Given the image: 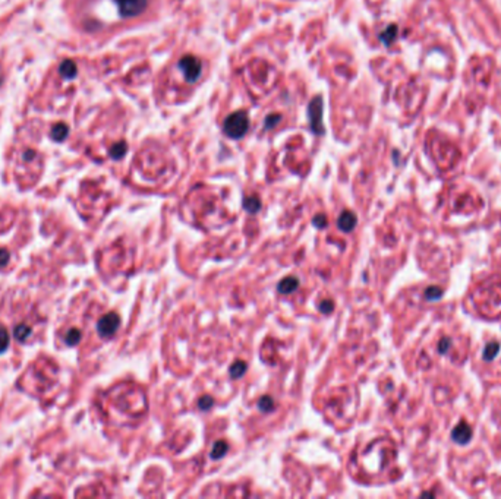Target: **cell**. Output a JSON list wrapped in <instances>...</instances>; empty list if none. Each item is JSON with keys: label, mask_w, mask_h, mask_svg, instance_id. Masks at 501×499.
<instances>
[{"label": "cell", "mask_w": 501, "mask_h": 499, "mask_svg": "<svg viewBox=\"0 0 501 499\" xmlns=\"http://www.w3.org/2000/svg\"><path fill=\"white\" fill-rule=\"evenodd\" d=\"M249 129V119L245 111H235L227 116L223 125V130L229 138L239 139Z\"/></svg>", "instance_id": "6da1fadb"}, {"label": "cell", "mask_w": 501, "mask_h": 499, "mask_svg": "<svg viewBox=\"0 0 501 499\" xmlns=\"http://www.w3.org/2000/svg\"><path fill=\"white\" fill-rule=\"evenodd\" d=\"M148 1L150 0H114L117 10L123 18H133L144 13Z\"/></svg>", "instance_id": "7a4b0ae2"}, {"label": "cell", "mask_w": 501, "mask_h": 499, "mask_svg": "<svg viewBox=\"0 0 501 499\" xmlns=\"http://www.w3.org/2000/svg\"><path fill=\"white\" fill-rule=\"evenodd\" d=\"M119 326H120V316L114 312H110L101 316L97 324V331L103 338H110L116 334Z\"/></svg>", "instance_id": "3957f363"}, {"label": "cell", "mask_w": 501, "mask_h": 499, "mask_svg": "<svg viewBox=\"0 0 501 499\" xmlns=\"http://www.w3.org/2000/svg\"><path fill=\"white\" fill-rule=\"evenodd\" d=\"M179 68L182 69L186 81L195 82L200 78L202 65H201L200 60L197 57H194V56H184L179 60Z\"/></svg>", "instance_id": "277c9868"}, {"label": "cell", "mask_w": 501, "mask_h": 499, "mask_svg": "<svg viewBox=\"0 0 501 499\" xmlns=\"http://www.w3.org/2000/svg\"><path fill=\"white\" fill-rule=\"evenodd\" d=\"M322 101L321 99H314L311 105H309V117H311V126L312 130L315 133H321L322 132V126H321V113H322Z\"/></svg>", "instance_id": "5b68a950"}, {"label": "cell", "mask_w": 501, "mask_h": 499, "mask_svg": "<svg viewBox=\"0 0 501 499\" xmlns=\"http://www.w3.org/2000/svg\"><path fill=\"white\" fill-rule=\"evenodd\" d=\"M472 438V429L468 423L465 422H460L451 432V439L459 444V445H465L471 441Z\"/></svg>", "instance_id": "8992f818"}, {"label": "cell", "mask_w": 501, "mask_h": 499, "mask_svg": "<svg viewBox=\"0 0 501 499\" xmlns=\"http://www.w3.org/2000/svg\"><path fill=\"white\" fill-rule=\"evenodd\" d=\"M337 225L342 231H352L356 225V217L352 211H343L337 220Z\"/></svg>", "instance_id": "52a82bcc"}, {"label": "cell", "mask_w": 501, "mask_h": 499, "mask_svg": "<svg viewBox=\"0 0 501 499\" xmlns=\"http://www.w3.org/2000/svg\"><path fill=\"white\" fill-rule=\"evenodd\" d=\"M299 287V280L298 278H295V277H286L285 280H282L280 283H279V292L282 293V295H290V293H293L296 289Z\"/></svg>", "instance_id": "ba28073f"}, {"label": "cell", "mask_w": 501, "mask_h": 499, "mask_svg": "<svg viewBox=\"0 0 501 499\" xmlns=\"http://www.w3.org/2000/svg\"><path fill=\"white\" fill-rule=\"evenodd\" d=\"M31 332H32L31 326H28L26 324H19L13 329V337L18 343H25L31 337Z\"/></svg>", "instance_id": "9c48e42d"}, {"label": "cell", "mask_w": 501, "mask_h": 499, "mask_svg": "<svg viewBox=\"0 0 501 499\" xmlns=\"http://www.w3.org/2000/svg\"><path fill=\"white\" fill-rule=\"evenodd\" d=\"M63 341H65V344L66 346H69V347H74V346H77L79 341H81V331L79 329H77V328H71L66 334H65V337H63Z\"/></svg>", "instance_id": "30bf717a"}, {"label": "cell", "mask_w": 501, "mask_h": 499, "mask_svg": "<svg viewBox=\"0 0 501 499\" xmlns=\"http://www.w3.org/2000/svg\"><path fill=\"white\" fill-rule=\"evenodd\" d=\"M227 449H229V445H227L224 441H218V442L214 444V447H212V449H211V457L215 458V460H218V458H221V457L226 455Z\"/></svg>", "instance_id": "8fae6325"}, {"label": "cell", "mask_w": 501, "mask_h": 499, "mask_svg": "<svg viewBox=\"0 0 501 499\" xmlns=\"http://www.w3.org/2000/svg\"><path fill=\"white\" fill-rule=\"evenodd\" d=\"M60 72H62V75L66 76V78H74V76L77 75V65H75L72 60H66V62L62 63Z\"/></svg>", "instance_id": "7c38bea8"}, {"label": "cell", "mask_w": 501, "mask_h": 499, "mask_svg": "<svg viewBox=\"0 0 501 499\" xmlns=\"http://www.w3.org/2000/svg\"><path fill=\"white\" fill-rule=\"evenodd\" d=\"M66 136H68V127H66V125L59 123V125H56V126L52 129V138H53L54 141H63Z\"/></svg>", "instance_id": "4fadbf2b"}, {"label": "cell", "mask_w": 501, "mask_h": 499, "mask_svg": "<svg viewBox=\"0 0 501 499\" xmlns=\"http://www.w3.org/2000/svg\"><path fill=\"white\" fill-rule=\"evenodd\" d=\"M499 353H500V344L497 341L490 343V344H487V347L484 350V359L485 360H493Z\"/></svg>", "instance_id": "5bb4252c"}, {"label": "cell", "mask_w": 501, "mask_h": 499, "mask_svg": "<svg viewBox=\"0 0 501 499\" xmlns=\"http://www.w3.org/2000/svg\"><path fill=\"white\" fill-rule=\"evenodd\" d=\"M246 363L245 362H242V360H239V362H236V363H233L232 365V368H230V376L233 378V379H237V378H240L243 374H245V371H246Z\"/></svg>", "instance_id": "9a60e30c"}, {"label": "cell", "mask_w": 501, "mask_h": 499, "mask_svg": "<svg viewBox=\"0 0 501 499\" xmlns=\"http://www.w3.org/2000/svg\"><path fill=\"white\" fill-rule=\"evenodd\" d=\"M243 206H245V209L248 211V212H258L260 211V206H261V202H260V200L258 198H255V197H252V198H246V200H243Z\"/></svg>", "instance_id": "2e32d148"}, {"label": "cell", "mask_w": 501, "mask_h": 499, "mask_svg": "<svg viewBox=\"0 0 501 499\" xmlns=\"http://www.w3.org/2000/svg\"><path fill=\"white\" fill-rule=\"evenodd\" d=\"M9 343H10V335H9L7 329L0 326V354L4 353L9 349Z\"/></svg>", "instance_id": "e0dca14e"}, {"label": "cell", "mask_w": 501, "mask_h": 499, "mask_svg": "<svg viewBox=\"0 0 501 499\" xmlns=\"http://www.w3.org/2000/svg\"><path fill=\"white\" fill-rule=\"evenodd\" d=\"M125 152H126V144L125 142H119V144H116V145H113L111 147V150H110V155L113 157V158H122L123 155H125Z\"/></svg>", "instance_id": "ac0fdd59"}, {"label": "cell", "mask_w": 501, "mask_h": 499, "mask_svg": "<svg viewBox=\"0 0 501 499\" xmlns=\"http://www.w3.org/2000/svg\"><path fill=\"white\" fill-rule=\"evenodd\" d=\"M396 35H397V28L393 25V26H390V28H387V31L386 32H383L381 34V40H383V43H386V44H390L395 38H396Z\"/></svg>", "instance_id": "d6986e66"}, {"label": "cell", "mask_w": 501, "mask_h": 499, "mask_svg": "<svg viewBox=\"0 0 501 499\" xmlns=\"http://www.w3.org/2000/svg\"><path fill=\"white\" fill-rule=\"evenodd\" d=\"M441 296H443V290L440 287H428L425 292L426 300H438Z\"/></svg>", "instance_id": "ffe728a7"}, {"label": "cell", "mask_w": 501, "mask_h": 499, "mask_svg": "<svg viewBox=\"0 0 501 499\" xmlns=\"http://www.w3.org/2000/svg\"><path fill=\"white\" fill-rule=\"evenodd\" d=\"M258 405H260V410L263 411H271L274 408V402L270 397H263L258 401Z\"/></svg>", "instance_id": "44dd1931"}, {"label": "cell", "mask_w": 501, "mask_h": 499, "mask_svg": "<svg viewBox=\"0 0 501 499\" xmlns=\"http://www.w3.org/2000/svg\"><path fill=\"white\" fill-rule=\"evenodd\" d=\"M312 223H314L316 227H319V228H324V227L327 225V218H325V215H324V214H318V215H315V217H314Z\"/></svg>", "instance_id": "7402d4cb"}, {"label": "cell", "mask_w": 501, "mask_h": 499, "mask_svg": "<svg viewBox=\"0 0 501 499\" xmlns=\"http://www.w3.org/2000/svg\"><path fill=\"white\" fill-rule=\"evenodd\" d=\"M212 404H214V401H212V399H211V397H208V396L202 397V399L198 401V405H200L201 410H208V408H211V405H212Z\"/></svg>", "instance_id": "603a6c76"}, {"label": "cell", "mask_w": 501, "mask_h": 499, "mask_svg": "<svg viewBox=\"0 0 501 499\" xmlns=\"http://www.w3.org/2000/svg\"><path fill=\"white\" fill-rule=\"evenodd\" d=\"M333 309H334V303H333L331 300H324V301L319 304V310H321L322 313H330Z\"/></svg>", "instance_id": "cb8c5ba5"}, {"label": "cell", "mask_w": 501, "mask_h": 499, "mask_svg": "<svg viewBox=\"0 0 501 499\" xmlns=\"http://www.w3.org/2000/svg\"><path fill=\"white\" fill-rule=\"evenodd\" d=\"M9 259H10V255H9V252H7V249H0V267H4L7 262H9Z\"/></svg>", "instance_id": "d4e9b609"}, {"label": "cell", "mask_w": 501, "mask_h": 499, "mask_svg": "<svg viewBox=\"0 0 501 499\" xmlns=\"http://www.w3.org/2000/svg\"><path fill=\"white\" fill-rule=\"evenodd\" d=\"M448 346H450V338H443L440 341V353H446L448 350Z\"/></svg>", "instance_id": "484cf974"}]
</instances>
